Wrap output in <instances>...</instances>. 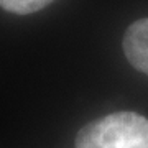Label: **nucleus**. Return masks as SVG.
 Returning a JSON list of instances; mask_svg holds the SVG:
<instances>
[{"label": "nucleus", "instance_id": "obj_3", "mask_svg": "<svg viewBox=\"0 0 148 148\" xmlns=\"http://www.w3.org/2000/svg\"><path fill=\"white\" fill-rule=\"evenodd\" d=\"M54 0H0V8L16 15H28L45 8Z\"/></svg>", "mask_w": 148, "mask_h": 148}, {"label": "nucleus", "instance_id": "obj_1", "mask_svg": "<svg viewBox=\"0 0 148 148\" xmlns=\"http://www.w3.org/2000/svg\"><path fill=\"white\" fill-rule=\"evenodd\" d=\"M76 148H148V119L135 112H114L87 123Z\"/></svg>", "mask_w": 148, "mask_h": 148}, {"label": "nucleus", "instance_id": "obj_2", "mask_svg": "<svg viewBox=\"0 0 148 148\" xmlns=\"http://www.w3.org/2000/svg\"><path fill=\"white\" fill-rule=\"evenodd\" d=\"M122 46L128 63L148 76V18L133 21L127 28Z\"/></svg>", "mask_w": 148, "mask_h": 148}]
</instances>
